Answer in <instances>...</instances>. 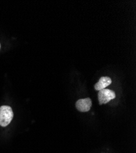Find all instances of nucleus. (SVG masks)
Instances as JSON below:
<instances>
[{
    "label": "nucleus",
    "mask_w": 136,
    "mask_h": 153,
    "mask_svg": "<svg viewBox=\"0 0 136 153\" xmlns=\"http://www.w3.org/2000/svg\"><path fill=\"white\" fill-rule=\"evenodd\" d=\"M92 105V100L90 98H85L78 100L76 103V107L79 111L86 112L90 110Z\"/></svg>",
    "instance_id": "obj_3"
},
{
    "label": "nucleus",
    "mask_w": 136,
    "mask_h": 153,
    "mask_svg": "<svg viewBox=\"0 0 136 153\" xmlns=\"http://www.w3.org/2000/svg\"><path fill=\"white\" fill-rule=\"evenodd\" d=\"M14 117V113L10 106L3 105L0 107V126L6 127L10 123Z\"/></svg>",
    "instance_id": "obj_1"
},
{
    "label": "nucleus",
    "mask_w": 136,
    "mask_h": 153,
    "mask_svg": "<svg viewBox=\"0 0 136 153\" xmlns=\"http://www.w3.org/2000/svg\"><path fill=\"white\" fill-rule=\"evenodd\" d=\"M115 93L112 90H108V89H103V90L99 91L98 94L99 104L100 105L107 104L111 100L115 99Z\"/></svg>",
    "instance_id": "obj_2"
},
{
    "label": "nucleus",
    "mask_w": 136,
    "mask_h": 153,
    "mask_svg": "<svg viewBox=\"0 0 136 153\" xmlns=\"http://www.w3.org/2000/svg\"><path fill=\"white\" fill-rule=\"evenodd\" d=\"M0 48H1V44H0Z\"/></svg>",
    "instance_id": "obj_5"
},
{
    "label": "nucleus",
    "mask_w": 136,
    "mask_h": 153,
    "mask_svg": "<svg viewBox=\"0 0 136 153\" xmlns=\"http://www.w3.org/2000/svg\"><path fill=\"white\" fill-rule=\"evenodd\" d=\"M112 83V80L109 76H102L98 82L95 85V89L96 91H100Z\"/></svg>",
    "instance_id": "obj_4"
}]
</instances>
